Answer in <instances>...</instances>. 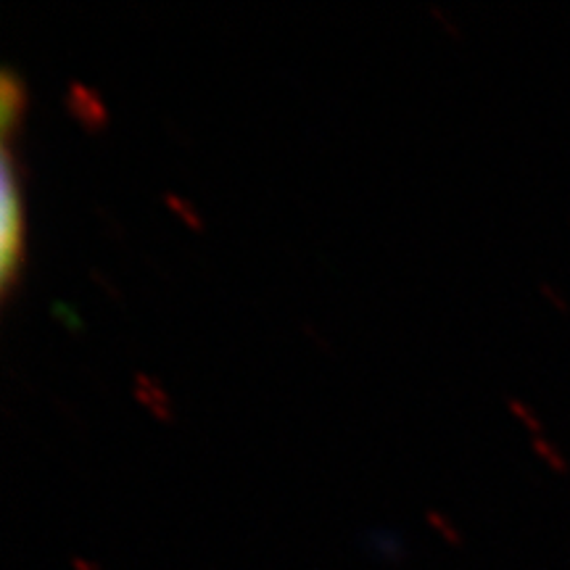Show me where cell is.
Listing matches in <instances>:
<instances>
[{
  "label": "cell",
  "mask_w": 570,
  "mask_h": 570,
  "mask_svg": "<svg viewBox=\"0 0 570 570\" xmlns=\"http://www.w3.org/2000/svg\"><path fill=\"white\" fill-rule=\"evenodd\" d=\"M3 204H0V294L9 302L21 281L27 252V214L24 185H21L19 159L13 142L3 140Z\"/></svg>",
  "instance_id": "obj_1"
},
{
  "label": "cell",
  "mask_w": 570,
  "mask_h": 570,
  "mask_svg": "<svg viewBox=\"0 0 570 570\" xmlns=\"http://www.w3.org/2000/svg\"><path fill=\"white\" fill-rule=\"evenodd\" d=\"M27 109V85L13 67L3 69L0 77V127H3V140L13 142V135L21 127V117Z\"/></svg>",
  "instance_id": "obj_2"
},
{
  "label": "cell",
  "mask_w": 570,
  "mask_h": 570,
  "mask_svg": "<svg viewBox=\"0 0 570 570\" xmlns=\"http://www.w3.org/2000/svg\"><path fill=\"white\" fill-rule=\"evenodd\" d=\"M67 109L71 117H75L77 122L90 132H98L101 127H106V122H109V111H106V106L101 98H98V92L85 88L80 82L69 85Z\"/></svg>",
  "instance_id": "obj_3"
},
{
  "label": "cell",
  "mask_w": 570,
  "mask_h": 570,
  "mask_svg": "<svg viewBox=\"0 0 570 570\" xmlns=\"http://www.w3.org/2000/svg\"><path fill=\"white\" fill-rule=\"evenodd\" d=\"M135 399L146 407L156 420L161 423H173L175 420V410H173V399H169L167 391L161 389V383L156 377H148L138 373L135 375Z\"/></svg>",
  "instance_id": "obj_4"
},
{
  "label": "cell",
  "mask_w": 570,
  "mask_h": 570,
  "mask_svg": "<svg viewBox=\"0 0 570 570\" xmlns=\"http://www.w3.org/2000/svg\"><path fill=\"white\" fill-rule=\"evenodd\" d=\"M425 520H428V525L439 533V537H444L446 544H452V547L462 544V533L458 531V525L452 523V518L444 515V512L433 510V508L425 510Z\"/></svg>",
  "instance_id": "obj_5"
},
{
  "label": "cell",
  "mask_w": 570,
  "mask_h": 570,
  "mask_svg": "<svg viewBox=\"0 0 570 570\" xmlns=\"http://www.w3.org/2000/svg\"><path fill=\"white\" fill-rule=\"evenodd\" d=\"M533 452L539 454L541 460L547 462V465H550L552 470H558V473H570V465H568V460L562 458L560 454V449L554 446V444H550V441L547 439H541V436H533Z\"/></svg>",
  "instance_id": "obj_6"
},
{
  "label": "cell",
  "mask_w": 570,
  "mask_h": 570,
  "mask_svg": "<svg viewBox=\"0 0 570 570\" xmlns=\"http://www.w3.org/2000/svg\"><path fill=\"white\" fill-rule=\"evenodd\" d=\"M164 204L169 206V209H173L177 217L183 219L185 225L188 227H194L196 233H202V217H198V212L194 209V206H190L188 202H185V198H180L177 194H164Z\"/></svg>",
  "instance_id": "obj_7"
},
{
  "label": "cell",
  "mask_w": 570,
  "mask_h": 570,
  "mask_svg": "<svg viewBox=\"0 0 570 570\" xmlns=\"http://www.w3.org/2000/svg\"><path fill=\"white\" fill-rule=\"evenodd\" d=\"M508 407H510L512 415H515V417L520 420V423L529 428L533 436H541V420H539L537 412H533V407H531L529 402H523V399L510 396V399H508Z\"/></svg>",
  "instance_id": "obj_8"
},
{
  "label": "cell",
  "mask_w": 570,
  "mask_h": 570,
  "mask_svg": "<svg viewBox=\"0 0 570 570\" xmlns=\"http://www.w3.org/2000/svg\"><path fill=\"white\" fill-rule=\"evenodd\" d=\"M375 544L381 547V554L389 560H402V541L396 537H386V533H375Z\"/></svg>",
  "instance_id": "obj_9"
},
{
  "label": "cell",
  "mask_w": 570,
  "mask_h": 570,
  "mask_svg": "<svg viewBox=\"0 0 570 570\" xmlns=\"http://www.w3.org/2000/svg\"><path fill=\"white\" fill-rule=\"evenodd\" d=\"M541 294H544L547 298H550V302L558 306V309H562V312H568L570 309V304H568V298H562V294L558 288H554V285H550V283H541Z\"/></svg>",
  "instance_id": "obj_10"
},
{
  "label": "cell",
  "mask_w": 570,
  "mask_h": 570,
  "mask_svg": "<svg viewBox=\"0 0 570 570\" xmlns=\"http://www.w3.org/2000/svg\"><path fill=\"white\" fill-rule=\"evenodd\" d=\"M71 566H75V570H104L101 566H96V562L85 560V558H75L71 560Z\"/></svg>",
  "instance_id": "obj_11"
}]
</instances>
